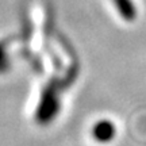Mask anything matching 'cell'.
Here are the masks:
<instances>
[{"instance_id": "obj_2", "label": "cell", "mask_w": 146, "mask_h": 146, "mask_svg": "<svg viewBox=\"0 0 146 146\" xmlns=\"http://www.w3.org/2000/svg\"><path fill=\"white\" fill-rule=\"evenodd\" d=\"M115 7L125 21L131 22L137 18V7L133 3V0H112Z\"/></svg>"}, {"instance_id": "obj_1", "label": "cell", "mask_w": 146, "mask_h": 146, "mask_svg": "<svg viewBox=\"0 0 146 146\" xmlns=\"http://www.w3.org/2000/svg\"><path fill=\"white\" fill-rule=\"evenodd\" d=\"M94 137L98 142H110L115 137V125L110 120H102L94 127Z\"/></svg>"}]
</instances>
